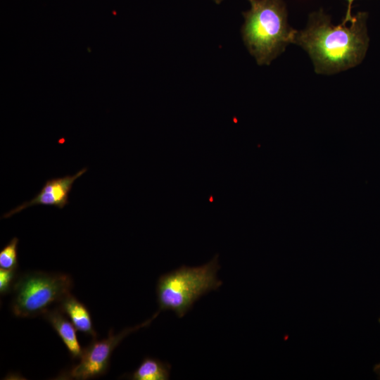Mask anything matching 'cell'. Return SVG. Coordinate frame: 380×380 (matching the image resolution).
<instances>
[{"instance_id":"obj_1","label":"cell","mask_w":380,"mask_h":380,"mask_svg":"<svg viewBox=\"0 0 380 380\" xmlns=\"http://www.w3.org/2000/svg\"><path fill=\"white\" fill-rule=\"evenodd\" d=\"M366 14L359 13L348 27L334 25L322 11L310 15L307 27L296 34L294 42L313 61L315 72L333 74L350 68L363 59L367 46Z\"/></svg>"},{"instance_id":"obj_2","label":"cell","mask_w":380,"mask_h":380,"mask_svg":"<svg viewBox=\"0 0 380 380\" xmlns=\"http://www.w3.org/2000/svg\"><path fill=\"white\" fill-rule=\"evenodd\" d=\"M251 8L243 13L242 38L260 65H269L289 43L297 30L287 23L283 0H248Z\"/></svg>"},{"instance_id":"obj_3","label":"cell","mask_w":380,"mask_h":380,"mask_svg":"<svg viewBox=\"0 0 380 380\" xmlns=\"http://www.w3.org/2000/svg\"><path fill=\"white\" fill-rule=\"evenodd\" d=\"M220 269L216 254L203 265H182L160 276L156 289L158 310H171L183 317L202 296L222 285L217 277Z\"/></svg>"},{"instance_id":"obj_4","label":"cell","mask_w":380,"mask_h":380,"mask_svg":"<svg viewBox=\"0 0 380 380\" xmlns=\"http://www.w3.org/2000/svg\"><path fill=\"white\" fill-rule=\"evenodd\" d=\"M72 280L63 273L33 271L17 278L13 291L11 310L18 317L44 315L49 307L70 293Z\"/></svg>"},{"instance_id":"obj_5","label":"cell","mask_w":380,"mask_h":380,"mask_svg":"<svg viewBox=\"0 0 380 380\" xmlns=\"http://www.w3.org/2000/svg\"><path fill=\"white\" fill-rule=\"evenodd\" d=\"M160 312L158 310L141 324L125 328L118 334H114L111 329L106 338H94L91 343L82 349L80 362L69 370L62 372L56 379L85 380L104 375L108 370L114 349L131 333L149 326Z\"/></svg>"},{"instance_id":"obj_6","label":"cell","mask_w":380,"mask_h":380,"mask_svg":"<svg viewBox=\"0 0 380 380\" xmlns=\"http://www.w3.org/2000/svg\"><path fill=\"white\" fill-rule=\"evenodd\" d=\"M87 170V167L78 171L74 175H66L63 177L46 180L41 191L31 201H26L12 209L3 215L8 218L29 207L37 205L56 206L63 208L68 203V195L75 181Z\"/></svg>"},{"instance_id":"obj_7","label":"cell","mask_w":380,"mask_h":380,"mask_svg":"<svg viewBox=\"0 0 380 380\" xmlns=\"http://www.w3.org/2000/svg\"><path fill=\"white\" fill-rule=\"evenodd\" d=\"M44 316L66 346L71 357L80 359L82 353L77 339L76 328L59 308L47 310Z\"/></svg>"},{"instance_id":"obj_8","label":"cell","mask_w":380,"mask_h":380,"mask_svg":"<svg viewBox=\"0 0 380 380\" xmlns=\"http://www.w3.org/2000/svg\"><path fill=\"white\" fill-rule=\"evenodd\" d=\"M59 308L80 331L96 338L90 312L87 308L70 293L59 303Z\"/></svg>"},{"instance_id":"obj_9","label":"cell","mask_w":380,"mask_h":380,"mask_svg":"<svg viewBox=\"0 0 380 380\" xmlns=\"http://www.w3.org/2000/svg\"><path fill=\"white\" fill-rule=\"evenodd\" d=\"M171 365L156 358L146 357L128 379L132 380H168Z\"/></svg>"},{"instance_id":"obj_10","label":"cell","mask_w":380,"mask_h":380,"mask_svg":"<svg viewBox=\"0 0 380 380\" xmlns=\"http://www.w3.org/2000/svg\"><path fill=\"white\" fill-rule=\"evenodd\" d=\"M18 239L13 237L0 251V268L18 267L17 247Z\"/></svg>"},{"instance_id":"obj_11","label":"cell","mask_w":380,"mask_h":380,"mask_svg":"<svg viewBox=\"0 0 380 380\" xmlns=\"http://www.w3.org/2000/svg\"><path fill=\"white\" fill-rule=\"evenodd\" d=\"M17 269L0 268V293L5 295L13 291L15 280L17 279Z\"/></svg>"},{"instance_id":"obj_12","label":"cell","mask_w":380,"mask_h":380,"mask_svg":"<svg viewBox=\"0 0 380 380\" xmlns=\"http://www.w3.org/2000/svg\"><path fill=\"white\" fill-rule=\"evenodd\" d=\"M348 3V10L345 16V18L343 19L342 23L346 24L347 23L352 22L354 19V17L351 15V6L352 3L354 0H346Z\"/></svg>"},{"instance_id":"obj_13","label":"cell","mask_w":380,"mask_h":380,"mask_svg":"<svg viewBox=\"0 0 380 380\" xmlns=\"http://www.w3.org/2000/svg\"><path fill=\"white\" fill-rule=\"evenodd\" d=\"M374 371L380 378V363L375 365L374 367Z\"/></svg>"},{"instance_id":"obj_14","label":"cell","mask_w":380,"mask_h":380,"mask_svg":"<svg viewBox=\"0 0 380 380\" xmlns=\"http://www.w3.org/2000/svg\"><path fill=\"white\" fill-rule=\"evenodd\" d=\"M216 4L221 3L223 0H213Z\"/></svg>"},{"instance_id":"obj_15","label":"cell","mask_w":380,"mask_h":380,"mask_svg":"<svg viewBox=\"0 0 380 380\" xmlns=\"http://www.w3.org/2000/svg\"><path fill=\"white\" fill-rule=\"evenodd\" d=\"M379 322H380V319H379Z\"/></svg>"}]
</instances>
